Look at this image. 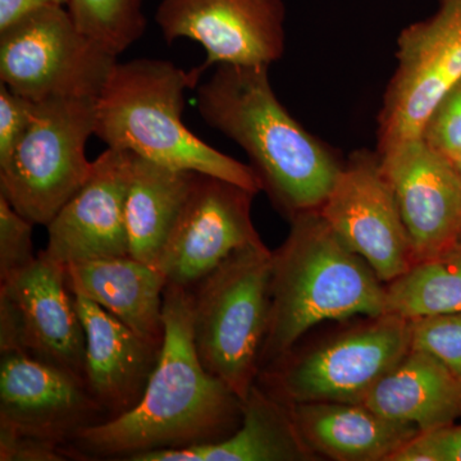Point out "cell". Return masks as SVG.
I'll use <instances>...</instances> for the list:
<instances>
[{
  "instance_id": "4dcf8cb0",
  "label": "cell",
  "mask_w": 461,
  "mask_h": 461,
  "mask_svg": "<svg viewBox=\"0 0 461 461\" xmlns=\"http://www.w3.org/2000/svg\"><path fill=\"white\" fill-rule=\"evenodd\" d=\"M67 3L68 0H0V30L39 9L54 5L66 7Z\"/></svg>"
},
{
  "instance_id": "1f68e13d",
  "label": "cell",
  "mask_w": 461,
  "mask_h": 461,
  "mask_svg": "<svg viewBox=\"0 0 461 461\" xmlns=\"http://www.w3.org/2000/svg\"><path fill=\"white\" fill-rule=\"evenodd\" d=\"M448 160L453 163L455 171H456L457 176H459L461 181V150L457 151V153Z\"/></svg>"
},
{
  "instance_id": "8fae6325",
  "label": "cell",
  "mask_w": 461,
  "mask_h": 461,
  "mask_svg": "<svg viewBox=\"0 0 461 461\" xmlns=\"http://www.w3.org/2000/svg\"><path fill=\"white\" fill-rule=\"evenodd\" d=\"M318 211L384 284L414 266L411 239L378 153L359 150L348 158Z\"/></svg>"
},
{
  "instance_id": "7402d4cb",
  "label": "cell",
  "mask_w": 461,
  "mask_h": 461,
  "mask_svg": "<svg viewBox=\"0 0 461 461\" xmlns=\"http://www.w3.org/2000/svg\"><path fill=\"white\" fill-rule=\"evenodd\" d=\"M196 175L131 154L124 208L130 257L157 266Z\"/></svg>"
},
{
  "instance_id": "ffe728a7",
  "label": "cell",
  "mask_w": 461,
  "mask_h": 461,
  "mask_svg": "<svg viewBox=\"0 0 461 461\" xmlns=\"http://www.w3.org/2000/svg\"><path fill=\"white\" fill-rule=\"evenodd\" d=\"M320 460L300 436L290 405L264 388H251L238 429L211 444L154 451L135 461H313Z\"/></svg>"
},
{
  "instance_id": "4fadbf2b",
  "label": "cell",
  "mask_w": 461,
  "mask_h": 461,
  "mask_svg": "<svg viewBox=\"0 0 461 461\" xmlns=\"http://www.w3.org/2000/svg\"><path fill=\"white\" fill-rule=\"evenodd\" d=\"M256 195L198 173L157 263L167 285L191 290L240 249L262 242L251 217Z\"/></svg>"
},
{
  "instance_id": "9a60e30c",
  "label": "cell",
  "mask_w": 461,
  "mask_h": 461,
  "mask_svg": "<svg viewBox=\"0 0 461 461\" xmlns=\"http://www.w3.org/2000/svg\"><path fill=\"white\" fill-rule=\"evenodd\" d=\"M378 156L395 191L415 263L459 244L461 181L453 163L423 138L402 142Z\"/></svg>"
},
{
  "instance_id": "ac0fdd59",
  "label": "cell",
  "mask_w": 461,
  "mask_h": 461,
  "mask_svg": "<svg viewBox=\"0 0 461 461\" xmlns=\"http://www.w3.org/2000/svg\"><path fill=\"white\" fill-rule=\"evenodd\" d=\"M290 411L306 446L336 461H390L420 433L363 402H299L291 403Z\"/></svg>"
},
{
  "instance_id": "603a6c76",
  "label": "cell",
  "mask_w": 461,
  "mask_h": 461,
  "mask_svg": "<svg viewBox=\"0 0 461 461\" xmlns=\"http://www.w3.org/2000/svg\"><path fill=\"white\" fill-rule=\"evenodd\" d=\"M405 320L461 313V242L386 285V312Z\"/></svg>"
},
{
  "instance_id": "9c48e42d",
  "label": "cell",
  "mask_w": 461,
  "mask_h": 461,
  "mask_svg": "<svg viewBox=\"0 0 461 461\" xmlns=\"http://www.w3.org/2000/svg\"><path fill=\"white\" fill-rule=\"evenodd\" d=\"M397 67L378 115V151L423 136L430 115L461 81V0H438L397 39Z\"/></svg>"
},
{
  "instance_id": "30bf717a",
  "label": "cell",
  "mask_w": 461,
  "mask_h": 461,
  "mask_svg": "<svg viewBox=\"0 0 461 461\" xmlns=\"http://www.w3.org/2000/svg\"><path fill=\"white\" fill-rule=\"evenodd\" d=\"M85 330L67 267L44 250L0 282V353L21 351L85 379Z\"/></svg>"
},
{
  "instance_id": "cb8c5ba5",
  "label": "cell",
  "mask_w": 461,
  "mask_h": 461,
  "mask_svg": "<svg viewBox=\"0 0 461 461\" xmlns=\"http://www.w3.org/2000/svg\"><path fill=\"white\" fill-rule=\"evenodd\" d=\"M66 8L78 29L120 56L147 27L142 0H68Z\"/></svg>"
},
{
  "instance_id": "5bb4252c",
  "label": "cell",
  "mask_w": 461,
  "mask_h": 461,
  "mask_svg": "<svg viewBox=\"0 0 461 461\" xmlns=\"http://www.w3.org/2000/svg\"><path fill=\"white\" fill-rule=\"evenodd\" d=\"M107 420L83 379L21 351L2 353L0 427L68 447Z\"/></svg>"
},
{
  "instance_id": "f1b7e54d",
  "label": "cell",
  "mask_w": 461,
  "mask_h": 461,
  "mask_svg": "<svg viewBox=\"0 0 461 461\" xmlns=\"http://www.w3.org/2000/svg\"><path fill=\"white\" fill-rule=\"evenodd\" d=\"M35 102L0 84V163L5 162L29 129Z\"/></svg>"
},
{
  "instance_id": "f546056e",
  "label": "cell",
  "mask_w": 461,
  "mask_h": 461,
  "mask_svg": "<svg viewBox=\"0 0 461 461\" xmlns=\"http://www.w3.org/2000/svg\"><path fill=\"white\" fill-rule=\"evenodd\" d=\"M71 459L66 446L21 435L0 427V460L2 461H60Z\"/></svg>"
},
{
  "instance_id": "ba28073f",
  "label": "cell",
  "mask_w": 461,
  "mask_h": 461,
  "mask_svg": "<svg viewBox=\"0 0 461 461\" xmlns=\"http://www.w3.org/2000/svg\"><path fill=\"white\" fill-rule=\"evenodd\" d=\"M115 63L117 57L85 35L62 5L0 30V81L35 103L96 99Z\"/></svg>"
},
{
  "instance_id": "d6a6232c",
  "label": "cell",
  "mask_w": 461,
  "mask_h": 461,
  "mask_svg": "<svg viewBox=\"0 0 461 461\" xmlns=\"http://www.w3.org/2000/svg\"><path fill=\"white\" fill-rule=\"evenodd\" d=\"M460 242H461V240H460Z\"/></svg>"
},
{
  "instance_id": "7c38bea8",
  "label": "cell",
  "mask_w": 461,
  "mask_h": 461,
  "mask_svg": "<svg viewBox=\"0 0 461 461\" xmlns=\"http://www.w3.org/2000/svg\"><path fill=\"white\" fill-rule=\"evenodd\" d=\"M156 23L172 44L190 39L206 59L193 69L196 80L212 66H271L285 53L284 0H162Z\"/></svg>"
},
{
  "instance_id": "277c9868",
  "label": "cell",
  "mask_w": 461,
  "mask_h": 461,
  "mask_svg": "<svg viewBox=\"0 0 461 461\" xmlns=\"http://www.w3.org/2000/svg\"><path fill=\"white\" fill-rule=\"evenodd\" d=\"M198 84L193 69L169 60L117 62L96 98L94 135L114 150L259 193L262 182L253 167L206 144L182 121L185 93Z\"/></svg>"
},
{
  "instance_id": "44dd1931",
  "label": "cell",
  "mask_w": 461,
  "mask_h": 461,
  "mask_svg": "<svg viewBox=\"0 0 461 461\" xmlns=\"http://www.w3.org/2000/svg\"><path fill=\"white\" fill-rule=\"evenodd\" d=\"M363 403L388 420L429 432L461 420V379L432 355L411 348Z\"/></svg>"
},
{
  "instance_id": "d6986e66",
  "label": "cell",
  "mask_w": 461,
  "mask_h": 461,
  "mask_svg": "<svg viewBox=\"0 0 461 461\" xmlns=\"http://www.w3.org/2000/svg\"><path fill=\"white\" fill-rule=\"evenodd\" d=\"M66 267L75 295L86 297L142 338L162 345L167 278L157 266L126 256Z\"/></svg>"
},
{
  "instance_id": "e0dca14e",
  "label": "cell",
  "mask_w": 461,
  "mask_h": 461,
  "mask_svg": "<svg viewBox=\"0 0 461 461\" xmlns=\"http://www.w3.org/2000/svg\"><path fill=\"white\" fill-rule=\"evenodd\" d=\"M75 295V294H74ZM85 330V379L109 420L131 411L156 368L154 344L86 297L75 295Z\"/></svg>"
},
{
  "instance_id": "52a82bcc",
  "label": "cell",
  "mask_w": 461,
  "mask_h": 461,
  "mask_svg": "<svg viewBox=\"0 0 461 461\" xmlns=\"http://www.w3.org/2000/svg\"><path fill=\"white\" fill-rule=\"evenodd\" d=\"M411 348V321L384 313L369 317L305 353L266 366L258 382L288 403L364 402Z\"/></svg>"
},
{
  "instance_id": "3957f363",
  "label": "cell",
  "mask_w": 461,
  "mask_h": 461,
  "mask_svg": "<svg viewBox=\"0 0 461 461\" xmlns=\"http://www.w3.org/2000/svg\"><path fill=\"white\" fill-rule=\"evenodd\" d=\"M290 222L284 244L272 251L271 313L262 371L290 354L309 330L323 321L386 312V284L346 247L318 209L297 213Z\"/></svg>"
},
{
  "instance_id": "2e32d148",
  "label": "cell",
  "mask_w": 461,
  "mask_h": 461,
  "mask_svg": "<svg viewBox=\"0 0 461 461\" xmlns=\"http://www.w3.org/2000/svg\"><path fill=\"white\" fill-rule=\"evenodd\" d=\"M131 153L107 148L89 178L48 224L45 253L57 262H91L130 256L126 194Z\"/></svg>"
},
{
  "instance_id": "5b68a950",
  "label": "cell",
  "mask_w": 461,
  "mask_h": 461,
  "mask_svg": "<svg viewBox=\"0 0 461 461\" xmlns=\"http://www.w3.org/2000/svg\"><path fill=\"white\" fill-rule=\"evenodd\" d=\"M271 273L272 251L262 241L240 249L191 288L200 363L242 402L262 371Z\"/></svg>"
},
{
  "instance_id": "83f0119b",
  "label": "cell",
  "mask_w": 461,
  "mask_h": 461,
  "mask_svg": "<svg viewBox=\"0 0 461 461\" xmlns=\"http://www.w3.org/2000/svg\"><path fill=\"white\" fill-rule=\"evenodd\" d=\"M390 461H461V424L420 433Z\"/></svg>"
},
{
  "instance_id": "484cf974",
  "label": "cell",
  "mask_w": 461,
  "mask_h": 461,
  "mask_svg": "<svg viewBox=\"0 0 461 461\" xmlns=\"http://www.w3.org/2000/svg\"><path fill=\"white\" fill-rule=\"evenodd\" d=\"M5 196L0 195V282L9 280L35 262L32 227Z\"/></svg>"
},
{
  "instance_id": "7a4b0ae2",
  "label": "cell",
  "mask_w": 461,
  "mask_h": 461,
  "mask_svg": "<svg viewBox=\"0 0 461 461\" xmlns=\"http://www.w3.org/2000/svg\"><path fill=\"white\" fill-rule=\"evenodd\" d=\"M268 66L220 65L196 91L200 117L250 159L273 204L294 217L320 209L341 165L272 89Z\"/></svg>"
},
{
  "instance_id": "4316f807",
  "label": "cell",
  "mask_w": 461,
  "mask_h": 461,
  "mask_svg": "<svg viewBox=\"0 0 461 461\" xmlns=\"http://www.w3.org/2000/svg\"><path fill=\"white\" fill-rule=\"evenodd\" d=\"M421 138L447 159L461 150V81L437 105Z\"/></svg>"
},
{
  "instance_id": "d4e9b609",
  "label": "cell",
  "mask_w": 461,
  "mask_h": 461,
  "mask_svg": "<svg viewBox=\"0 0 461 461\" xmlns=\"http://www.w3.org/2000/svg\"><path fill=\"white\" fill-rule=\"evenodd\" d=\"M411 321V348L432 355L461 379V313Z\"/></svg>"
},
{
  "instance_id": "6da1fadb",
  "label": "cell",
  "mask_w": 461,
  "mask_h": 461,
  "mask_svg": "<svg viewBox=\"0 0 461 461\" xmlns=\"http://www.w3.org/2000/svg\"><path fill=\"white\" fill-rule=\"evenodd\" d=\"M165 338L140 402L120 417L85 429L71 459L135 461L154 451L217 442L242 420L244 402L200 363L193 333V294L167 285Z\"/></svg>"
},
{
  "instance_id": "8992f818",
  "label": "cell",
  "mask_w": 461,
  "mask_h": 461,
  "mask_svg": "<svg viewBox=\"0 0 461 461\" xmlns=\"http://www.w3.org/2000/svg\"><path fill=\"white\" fill-rule=\"evenodd\" d=\"M95 102L35 103L29 129L0 163V195L30 222L48 226L89 178L86 144L95 131Z\"/></svg>"
}]
</instances>
